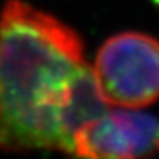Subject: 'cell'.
<instances>
[{
    "mask_svg": "<svg viewBox=\"0 0 159 159\" xmlns=\"http://www.w3.org/2000/svg\"><path fill=\"white\" fill-rule=\"evenodd\" d=\"M93 72L109 105H153L159 100V40L140 31L111 35L97 50Z\"/></svg>",
    "mask_w": 159,
    "mask_h": 159,
    "instance_id": "7a4b0ae2",
    "label": "cell"
},
{
    "mask_svg": "<svg viewBox=\"0 0 159 159\" xmlns=\"http://www.w3.org/2000/svg\"><path fill=\"white\" fill-rule=\"evenodd\" d=\"M71 153L93 159H134L159 153V115L131 108L106 111L80 127Z\"/></svg>",
    "mask_w": 159,
    "mask_h": 159,
    "instance_id": "3957f363",
    "label": "cell"
},
{
    "mask_svg": "<svg viewBox=\"0 0 159 159\" xmlns=\"http://www.w3.org/2000/svg\"><path fill=\"white\" fill-rule=\"evenodd\" d=\"M78 33L22 0L0 12V149L61 150L59 108L84 65Z\"/></svg>",
    "mask_w": 159,
    "mask_h": 159,
    "instance_id": "6da1fadb",
    "label": "cell"
},
{
    "mask_svg": "<svg viewBox=\"0 0 159 159\" xmlns=\"http://www.w3.org/2000/svg\"><path fill=\"white\" fill-rule=\"evenodd\" d=\"M149 2H150V3H152V5L156 7V11L159 12V0H149Z\"/></svg>",
    "mask_w": 159,
    "mask_h": 159,
    "instance_id": "277c9868",
    "label": "cell"
}]
</instances>
